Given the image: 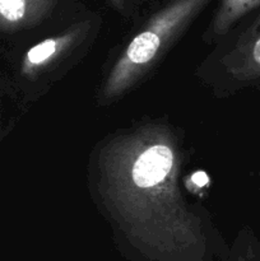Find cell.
Here are the masks:
<instances>
[{
  "mask_svg": "<svg viewBox=\"0 0 260 261\" xmlns=\"http://www.w3.org/2000/svg\"><path fill=\"white\" fill-rule=\"evenodd\" d=\"M211 0H173L157 13L127 46L107 84V94L120 92L154 59L167 38L180 31Z\"/></svg>",
  "mask_w": 260,
  "mask_h": 261,
  "instance_id": "6da1fadb",
  "label": "cell"
},
{
  "mask_svg": "<svg viewBox=\"0 0 260 261\" xmlns=\"http://www.w3.org/2000/svg\"><path fill=\"white\" fill-rule=\"evenodd\" d=\"M244 71L247 75H260V14L250 27L245 41Z\"/></svg>",
  "mask_w": 260,
  "mask_h": 261,
  "instance_id": "5b68a950",
  "label": "cell"
},
{
  "mask_svg": "<svg viewBox=\"0 0 260 261\" xmlns=\"http://www.w3.org/2000/svg\"><path fill=\"white\" fill-rule=\"evenodd\" d=\"M235 261H254V260L250 259V257L246 256V255H239V256H237V259Z\"/></svg>",
  "mask_w": 260,
  "mask_h": 261,
  "instance_id": "9c48e42d",
  "label": "cell"
},
{
  "mask_svg": "<svg viewBox=\"0 0 260 261\" xmlns=\"http://www.w3.org/2000/svg\"><path fill=\"white\" fill-rule=\"evenodd\" d=\"M54 0H0V25L14 28L25 24L48 9Z\"/></svg>",
  "mask_w": 260,
  "mask_h": 261,
  "instance_id": "3957f363",
  "label": "cell"
},
{
  "mask_svg": "<svg viewBox=\"0 0 260 261\" xmlns=\"http://www.w3.org/2000/svg\"><path fill=\"white\" fill-rule=\"evenodd\" d=\"M193 182H195L196 185L201 188V186H204L208 182V177H206V175L203 171H199V172H196L195 175L193 176Z\"/></svg>",
  "mask_w": 260,
  "mask_h": 261,
  "instance_id": "52a82bcc",
  "label": "cell"
},
{
  "mask_svg": "<svg viewBox=\"0 0 260 261\" xmlns=\"http://www.w3.org/2000/svg\"><path fill=\"white\" fill-rule=\"evenodd\" d=\"M173 163L172 150L166 145L148 148L135 161L132 177L138 188L148 189L162 182L170 173Z\"/></svg>",
  "mask_w": 260,
  "mask_h": 261,
  "instance_id": "7a4b0ae2",
  "label": "cell"
},
{
  "mask_svg": "<svg viewBox=\"0 0 260 261\" xmlns=\"http://www.w3.org/2000/svg\"><path fill=\"white\" fill-rule=\"evenodd\" d=\"M110 2L112 3V4L115 5V7H117L120 9V8L124 7V0H110Z\"/></svg>",
  "mask_w": 260,
  "mask_h": 261,
  "instance_id": "ba28073f",
  "label": "cell"
},
{
  "mask_svg": "<svg viewBox=\"0 0 260 261\" xmlns=\"http://www.w3.org/2000/svg\"><path fill=\"white\" fill-rule=\"evenodd\" d=\"M259 5L260 0H221L214 20V30L217 33L227 32L233 23Z\"/></svg>",
  "mask_w": 260,
  "mask_h": 261,
  "instance_id": "277c9868",
  "label": "cell"
},
{
  "mask_svg": "<svg viewBox=\"0 0 260 261\" xmlns=\"http://www.w3.org/2000/svg\"><path fill=\"white\" fill-rule=\"evenodd\" d=\"M60 42L61 38H47L38 45L33 46L25 55L24 69H31L47 61L58 51Z\"/></svg>",
  "mask_w": 260,
  "mask_h": 261,
  "instance_id": "8992f818",
  "label": "cell"
}]
</instances>
